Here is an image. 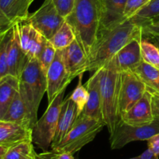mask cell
<instances>
[{"mask_svg":"<svg viewBox=\"0 0 159 159\" xmlns=\"http://www.w3.org/2000/svg\"><path fill=\"white\" fill-rule=\"evenodd\" d=\"M37 159H75L72 154L68 152H58L51 150L37 154Z\"/></svg>","mask_w":159,"mask_h":159,"instance_id":"33","label":"cell"},{"mask_svg":"<svg viewBox=\"0 0 159 159\" xmlns=\"http://www.w3.org/2000/svg\"><path fill=\"white\" fill-rule=\"evenodd\" d=\"M130 159H139V158H138V156H137V157H134V158H130Z\"/></svg>","mask_w":159,"mask_h":159,"instance_id":"42","label":"cell"},{"mask_svg":"<svg viewBox=\"0 0 159 159\" xmlns=\"http://www.w3.org/2000/svg\"><path fill=\"white\" fill-rule=\"evenodd\" d=\"M33 144L32 141H26L9 148L3 159H25L36 156L37 153Z\"/></svg>","mask_w":159,"mask_h":159,"instance_id":"25","label":"cell"},{"mask_svg":"<svg viewBox=\"0 0 159 159\" xmlns=\"http://www.w3.org/2000/svg\"><path fill=\"white\" fill-rule=\"evenodd\" d=\"M47 40L48 39L45 38L40 33H39L37 30L33 27L31 38L30 40L29 46H28L27 53H26V56L29 61L38 58Z\"/></svg>","mask_w":159,"mask_h":159,"instance_id":"28","label":"cell"},{"mask_svg":"<svg viewBox=\"0 0 159 159\" xmlns=\"http://www.w3.org/2000/svg\"><path fill=\"white\" fill-rule=\"evenodd\" d=\"M142 35L130 40L116 54L121 71H133L142 61L141 41Z\"/></svg>","mask_w":159,"mask_h":159,"instance_id":"17","label":"cell"},{"mask_svg":"<svg viewBox=\"0 0 159 159\" xmlns=\"http://www.w3.org/2000/svg\"><path fill=\"white\" fill-rule=\"evenodd\" d=\"M142 31H152V32H159V19L148 23V24L142 26Z\"/></svg>","mask_w":159,"mask_h":159,"instance_id":"38","label":"cell"},{"mask_svg":"<svg viewBox=\"0 0 159 159\" xmlns=\"http://www.w3.org/2000/svg\"><path fill=\"white\" fill-rule=\"evenodd\" d=\"M79 116L76 104L70 99V97L64 99L59 113L55 134L51 145V150L57 147L59 143L66 136Z\"/></svg>","mask_w":159,"mask_h":159,"instance_id":"13","label":"cell"},{"mask_svg":"<svg viewBox=\"0 0 159 159\" xmlns=\"http://www.w3.org/2000/svg\"><path fill=\"white\" fill-rule=\"evenodd\" d=\"M159 133V118L145 126H132L120 120L113 134L110 135V148L113 150L120 149L133 141H148Z\"/></svg>","mask_w":159,"mask_h":159,"instance_id":"7","label":"cell"},{"mask_svg":"<svg viewBox=\"0 0 159 159\" xmlns=\"http://www.w3.org/2000/svg\"><path fill=\"white\" fill-rule=\"evenodd\" d=\"M8 149H9V148H6V147H4V146L0 145V159L4 158Z\"/></svg>","mask_w":159,"mask_h":159,"instance_id":"40","label":"cell"},{"mask_svg":"<svg viewBox=\"0 0 159 159\" xmlns=\"http://www.w3.org/2000/svg\"><path fill=\"white\" fill-rule=\"evenodd\" d=\"M99 78H100V68L93 71L91 77L85 83V85L89 92V99L86 106L81 114L103 121Z\"/></svg>","mask_w":159,"mask_h":159,"instance_id":"15","label":"cell"},{"mask_svg":"<svg viewBox=\"0 0 159 159\" xmlns=\"http://www.w3.org/2000/svg\"><path fill=\"white\" fill-rule=\"evenodd\" d=\"M28 62L29 59L22 49L16 26L14 24L12 28V36L8 48L9 75L19 79Z\"/></svg>","mask_w":159,"mask_h":159,"instance_id":"14","label":"cell"},{"mask_svg":"<svg viewBox=\"0 0 159 159\" xmlns=\"http://www.w3.org/2000/svg\"><path fill=\"white\" fill-rule=\"evenodd\" d=\"M120 80L121 70L115 55L101 67L99 78L102 118L110 135L113 134L121 120L120 113Z\"/></svg>","mask_w":159,"mask_h":159,"instance_id":"3","label":"cell"},{"mask_svg":"<svg viewBox=\"0 0 159 159\" xmlns=\"http://www.w3.org/2000/svg\"><path fill=\"white\" fill-rule=\"evenodd\" d=\"M152 97V93L147 90L144 96L121 116V121L132 126H145L152 124L155 120Z\"/></svg>","mask_w":159,"mask_h":159,"instance_id":"11","label":"cell"},{"mask_svg":"<svg viewBox=\"0 0 159 159\" xmlns=\"http://www.w3.org/2000/svg\"><path fill=\"white\" fill-rule=\"evenodd\" d=\"M127 2V0H104L102 2L101 32L112 29L125 21L124 13Z\"/></svg>","mask_w":159,"mask_h":159,"instance_id":"18","label":"cell"},{"mask_svg":"<svg viewBox=\"0 0 159 159\" xmlns=\"http://www.w3.org/2000/svg\"><path fill=\"white\" fill-rule=\"evenodd\" d=\"M100 1H101V2H103L104 0H100Z\"/></svg>","mask_w":159,"mask_h":159,"instance_id":"43","label":"cell"},{"mask_svg":"<svg viewBox=\"0 0 159 159\" xmlns=\"http://www.w3.org/2000/svg\"><path fill=\"white\" fill-rule=\"evenodd\" d=\"M56 51H57V50L55 49L54 45L51 43V42L49 40H47L45 41L44 45H43V49H42L41 52H40L38 58H37L39 65L45 74H47L48 68L54 61Z\"/></svg>","mask_w":159,"mask_h":159,"instance_id":"30","label":"cell"},{"mask_svg":"<svg viewBox=\"0 0 159 159\" xmlns=\"http://www.w3.org/2000/svg\"><path fill=\"white\" fill-rule=\"evenodd\" d=\"M82 75H80L79 84L69 96L70 99L76 104L79 115H80L84 110L89 99L88 89H86L85 85H83L82 84Z\"/></svg>","mask_w":159,"mask_h":159,"instance_id":"29","label":"cell"},{"mask_svg":"<svg viewBox=\"0 0 159 159\" xmlns=\"http://www.w3.org/2000/svg\"><path fill=\"white\" fill-rule=\"evenodd\" d=\"M34 0H33V2H34Z\"/></svg>","mask_w":159,"mask_h":159,"instance_id":"44","label":"cell"},{"mask_svg":"<svg viewBox=\"0 0 159 159\" xmlns=\"http://www.w3.org/2000/svg\"><path fill=\"white\" fill-rule=\"evenodd\" d=\"M2 120L15 123L32 130L28 110L19 92L16 94Z\"/></svg>","mask_w":159,"mask_h":159,"instance_id":"19","label":"cell"},{"mask_svg":"<svg viewBox=\"0 0 159 159\" xmlns=\"http://www.w3.org/2000/svg\"><path fill=\"white\" fill-rule=\"evenodd\" d=\"M147 141L148 148L150 149L157 156H159V133L151 138Z\"/></svg>","mask_w":159,"mask_h":159,"instance_id":"35","label":"cell"},{"mask_svg":"<svg viewBox=\"0 0 159 159\" xmlns=\"http://www.w3.org/2000/svg\"><path fill=\"white\" fill-rule=\"evenodd\" d=\"M138 158L139 159H158V156L155 155L150 149L148 148L141 155H140Z\"/></svg>","mask_w":159,"mask_h":159,"instance_id":"39","label":"cell"},{"mask_svg":"<svg viewBox=\"0 0 159 159\" xmlns=\"http://www.w3.org/2000/svg\"><path fill=\"white\" fill-rule=\"evenodd\" d=\"M142 37L152 42L154 44L158 47L159 49V32L142 31Z\"/></svg>","mask_w":159,"mask_h":159,"instance_id":"36","label":"cell"},{"mask_svg":"<svg viewBox=\"0 0 159 159\" xmlns=\"http://www.w3.org/2000/svg\"><path fill=\"white\" fill-rule=\"evenodd\" d=\"M152 107L155 117L159 118V96L152 93Z\"/></svg>","mask_w":159,"mask_h":159,"instance_id":"37","label":"cell"},{"mask_svg":"<svg viewBox=\"0 0 159 159\" xmlns=\"http://www.w3.org/2000/svg\"><path fill=\"white\" fill-rule=\"evenodd\" d=\"M65 91L56 96L43 116L37 120L32 129V141L43 152L48 151L57 129L61 107L64 101Z\"/></svg>","mask_w":159,"mask_h":159,"instance_id":"6","label":"cell"},{"mask_svg":"<svg viewBox=\"0 0 159 159\" xmlns=\"http://www.w3.org/2000/svg\"><path fill=\"white\" fill-rule=\"evenodd\" d=\"M48 104L51 103L71 82L69 73L64 63L61 50H57L54 61L46 74Z\"/></svg>","mask_w":159,"mask_h":159,"instance_id":"10","label":"cell"},{"mask_svg":"<svg viewBox=\"0 0 159 159\" xmlns=\"http://www.w3.org/2000/svg\"><path fill=\"white\" fill-rule=\"evenodd\" d=\"M61 16L66 18L74 9L75 0H51Z\"/></svg>","mask_w":159,"mask_h":159,"instance_id":"32","label":"cell"},{"mask_svg":"<svg viewBox=\"0 0 159 159\" xmlns=\"http://www.w3.org/2000/svg\"><path fill=\"white\" fill-rule=\"evenodd\" d=\"M75 39V35L72 28L65 20V23L49 40L56 50H64L72 43Z\"/></svg>","mask_w":159,"mask_h":159,"instance_id":"23","label":"cell"},{"mask_svg":"<svg viewBox=\"0 0 159 159\" xmlns=\"http://www.w3.org/2000/svg\"><path fill=\"white\" fill-rule=\"evenodd\" d=\"M12 28L7 33L0 37V80L9 75L8 48L12 36Z\"/></svg>","mask_w":159,"mask_h":159,"instance_id":"27","label":"cell"},{"mask_svg":"<svg viewBox=\"0 0 159 159\" xmlns=\"http://www.w3.org/2000/svg\"><path fill=\"white\" fill-rule=\"evenodd\" d=\"M102 16L100 0H75L72 12L65 18L88 57L100 35Z\"/></svg>","mask_w":159,"mask_h":159,"instance_id":"1","label":"cell"},{"mask_svg":"<svg viewBox=\"0 0 159 159\" xmlns=\"http://www.w3.org/2000/svg\"><path fill=\"white\" fill-rule=\"evenodd\" d=\"M25 159H37V155H36V156L30 157V158H25Z\"/></svg>","mask_w":159,"mask_h":159,"instance_id":"41","label":"cell"},{"mask_svg":"<svg viewBox=\"0 0 159 159\" xmlns=\"http://www.w3.org/2000/svg\"><path fill=\"white\" fill-rule=\"evenodd\" d=\"M132 71L145 84L148 91L159 96V69L142 61Z\"/></svg>","mask_w":159,"mask_h":159,"instance_id":"22","label":"cell"},{"mask_svg":"<svg viewBox=\"0 0 159 159\" xmlns=\"http://www.w3.org/2000/svg\"><path fill=\"white\" fill-rule=\"evenodd\" d=\"M15 24L6 14L0 9V37L7 33Z\"/></svg>","mask_w":159,"mask_h":159,"instance_id":"34","label":"cell"},{"mask_svg":"<svg viewBox=\"0 0 159 159\" xmlns=\"http://www.w3.org/2000/svg\"><path fill=\"white\" fill-rule=\"evenodd\" d=\"M19 93L26 105L32 129L37 121V113L43 95L47 93L46 74L37 59L30 60L19 79Z\"/></svg>","mask_w":159,"mask_h":159,"instance_id":"4","label":"cell"},{"mask_svg":"<svg viewBox=\"0 0 159 159\" xmlns=\"http://www.w3.org/2000/svg\"><path fill=\"white\" fill-rule=\"evenodd\" d=\"M105 126L103 121L80 114L70 131L52 150L74 155L93 141Z\"/></svg>","mask_w":159,"mask_h":159,"instance_id":"5","label":"cell"},{"mask_svg":"<svg viewBox=\"0 0 159 159\" xmlns=\"http://www.w3.org/2000/svg\"><path fill=\"white\" fill-rule=\"evenodd\" d=\"M19 92V79L8 75L0 80V120L4 116L16 94Z\"/></svg>","mask_w":159,"mask_h":159,"instance_id":"20","label":"cell"},{"mask_svg":"<svg viewBox=\"0 0 159 159\" xmlns=\"http://www.w3.org/2000/svg\"><path fill=\"white\" fill-rule=\"evenodd\" d=\"M142 35V26L133 19L127 20L108 30L102 31L89 56L87 71L103 66L130 40Z\"/></svg>","mask_w":159,"mask_h":159,"instance_id":"2","label":"cell"},{"mask_svg":"<svg viewBox=\"0 0 159 159\" xmlns=\"http://www.w3.org/2000/svg\"><path fill=\"white\" fill-rule=\"evenodd\" d=\"M141 51L142 61L159 69V49L156 45L142 37Z\"/></svg>","mask_w":159,"mask_h":159,"instance_id":"26","label":"cell"},{"mask_svg":"<svg viewBox=\"0 0 159 159\" xmlns=\"http://www.w3.org/2000/svg\"><path fill=\"white\" fill-rule=\"evenodd\" d=\"M134 20L141 26L159 19V0H151L134 16Z\"/></svg>","mask_w":159,"mask_h":159,"instance_id":"24","label":"cell"},{"mask_svg":"<svg viewBox=\"0 0 159 159\" xmlns=\"http://www.w3.org/2000/svg\"><path fill=\"white\" fill-rule=\"evenodd\" d=\"M147 91L146 85L132 71H121L120 89V118L128 111Z\"/></svg>","mask_w":159,"mask_h":159,"instance_id":"9","label":"cell"},{"mask_svg":"<svg viewBox=\"0 0 159 159\" xmlns=\"http://www.w3.org/2000/svg\"><path fill=\"white\" fill-rule=\"evenodd\" d=\"M33 0H0V9L14 23L29 16V8Z\"/></svg>","mask_w":159,"mask_h":159,"instance_id":"21","label":"cell"},{"mask_svg":"<svg viewBox=\"0 0 159 159\" xmlns=\"http://www.w3.org/2000/svg\"><path fill=\"white\" fill-rule=\"evenodd\" d=\"M26 141H32V130L0 120V145L9 148Z\"/></svg>","mask_w":159,"mask_h":159,"instance_id":"16","label":"cell"},{"mask_svg":"<svg viewBox=\"0 0 159 159\" xmlns=\"http://www.w3.org/2000/svg\"><path fill=\"white\" fill-rule=\"evenodd\" d=\"M64 63L72 81L78 76L83 75L88 68V56L77 40H75L68 48L61 50Z\"/></svg>","mask_w":159,"mask_h":159,"instance_id":"12","label":"cell"},{"mask_svg":"<svg viewBox=\"0 0 159 159\" xmlns=\"http://www.w3.org/2000/svg\"><path fill=\"white\" fill-rule=\"evenodd\" d=\"M151 0H127L124 9V20L133 18L142 8H144Z\"/></svg>","mask_w":159,"mask_h":159,"instance_id":"31","label":"cell"},{"mask_svg":"<svg viewBox=\"0 0 159 159\" xmlns=\"http://www.w3.org/2000/svg\"><path fill=\"white\" fill-rule=\"evenodd\" d=\"M26 20L48 40L65 22V18L58 13L51 0H44L42 6L34 13L30 14Z\"/></svg>","mask_w":159,"mask_h":159,"instance_id":"8","label":"cell"}]
</instances>
